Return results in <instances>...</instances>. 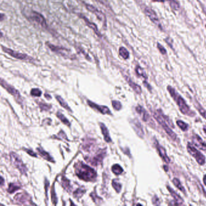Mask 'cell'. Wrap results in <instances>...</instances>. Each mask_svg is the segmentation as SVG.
<instances>
[{
  "label": "cell",
  "instance_id": "f35d334b",
  "mask_svg": "<svg viewBox=\"0 0 206 206\" xmlns=\"http://www.w3.org/2000/svg\"><path fill=\"white\" fill-rule=\"evenodd\" d=\"M39 106H40V108L41 110H45V111H48L49 110V109L50 108L51 106H49L47 104H46V103H39Z\"/></svg>",
  "mask_w": 206,
  "mask_h": 206
},
{
  "label": "cell",
  "instance_id": "e0dca14e",
  "mask_svg": "<svg viewBox=\"0 0 206 206\" xmlns=\"http://www.w3.org/2000/svg\"><path fill=\"white\" fill-rule=\"evenodd\" d=\"M96 141L92 139H86L82 145V149L87 152H91L95 149Z\"/></svg>",
  "mask_w": 206,
  "mask_h": 206
},
{
  "label": "cell",
  "instance_id": "8fae6325",
  "mask_svg": "<svg viewBox=\"0 0 206 206\" xmlns=\"http://www.w3.org/2000/svg\"><path fill=\"white\" fill-rule=\"evenodd\" d=\"M30 19L32 21H35V23L38 24L39 25H41L43 28H46L47 25L46 20L44 17L40 14L39 13H38L35 11H32V13L30 15Z\"/></svg>",
  "mask_w": 206,
  "mask_h": 206
},
{
  "label": "cell",
  "instance_id": "d6a6232c",
  "mask_svg": "<svg viewBox=\"0 0 206 206\" xmlns=\"http://www.w3.org/2000/svg\"><path fill=\"white\" fill-rule=\"evenodd\" d=\"M112 185H113V188L115 190V191L118 193H119L121 190V189H122V185L121 184L118 183L117 181L115 180H113V183H112Z\"/></svg>",
  "mask_w": 206,
  "mask_h": 206
},
{
  "label": "cell",
  "instance_id": "4dcf8cb0",
  "mask_svg": "<svg viewBox=\"0 0 206 206\" xmlns=\"http://www.w3.org/2000/svg\"><path fill=\"white\" fill-rule=\"evenodd\" d=\"M62 184L66 190H67V191H69L70 190L71 186H70L69 181L67 178H66L64 177L62 178Z\"/></svg>",
  "mask_w": 206,
  "mask_h": 206
},
{
  "label": "cell",
  "instance_id": "c3c4849f",
  "mask_svg": "<svg viewBox=\"0 0 206 206\" xmlns=\"http://www.w3.org/2000/svg\"><path fill=\"white\" fill-rule=\"evenodd\" d=\"M156 1H164V0H154Z\"/></svg>",
  "mask_w": 206,
  "mask_h": 206
},
{
  "label": "cell",
  "instance_id": "7402d4cb",
  "mask_svg": "<svg viewBox=\"0 0 206 206\" xmlns=\"http://www.w3.org/2000/svg\"><path fill=\"white\" fill-rule=\"evenodd\" d=\"M37 151H38L39 154L43 158H44V159H46V160L49 161H51V162H53L54 161V160L52 159V157L50 155V154L48 153H47V152H46L45 151H44L42 149L39 148H37Z\"/></svg>",
  "mask_w": 206,
  "mask_h": 206
},
{
  "label": "cell",
  "instance_id": "277c9868",
  "mask_svg": "<svg viewBox=\"0 0 206 206\" xmlns=\"http://www.w3.org/2000/svg\"><path fill=\"white\" fill-rule=\"evenodd\" d=\"M187 149L190 155L193 157L200 165H204L206 163V158L197 148H195L190 143H188Z\"/></svg>",
  "mask_w": 206,
  "mask_h": 206
},
{
  "label": "cell",
  "instance_id": "ee69618b",
  "mask_svg": "<svg viewBox=\"0 0 206 206\" xmlns=\"http://www.w3.org/2000/svg\"><path fill=\"white\" fill-rule=\"evenodd\" d=\"M45 97H46L47 99H50L51 98V96H50L49 94H45Z\"/></svg>",
  "mask_w": 206,
  "mask_h": 206
},
{
  "label": "cell",
  "instance_id": "f546056e",
  "mask_svg": "<svg viewBox=\"0 0 206 206\" xmlns=\"http://www.w3.org/2000/svg\"><path fill=\"white\" fill-rule=\"evenodd\" d=\"M195 107L197 108V110L198 111V112L200 113V114L204 118H206V110H205L201 106H200V105L198 103H197V102H196V103H195Z\"/></svg>",
  "mask_w": 206,
  "mask_h": 206
},
{
  "label": "cell",
  "instance_id": "7a4b0ae2",
  "mask_svg": "<svg viewBox=\"0 0 206 206\" xmlns=\"http://www.w3.org/2000/svg\"><path fill=\"white\" fill-rule=\"evenodd\" d=\"M167 89L169 92L170 93L171 97L174 99L175 102L177 103V105L180 110V111L184 115H188L189 117L195 116V113L192 111L190 110V108L187 105L183 98L175 90L174 88L170 86H168Z\"/></svg>",
  "mask_w": 206,
  "mask_h": 206
},
{
  "label": "cell",
  "instance_id": "8992f818",
  "mask_svg": "<svg viewBox=\"0 0 206 206\" xmlns=\"http://www.w3.org/2000/svg\"><path fill=\"white\" fill-rule=\"evenodd\" d=\"M10 159L12 164L15 166L17 169H18V170L23 174L25 175L27 171V169L25 167V166L24 164L23 161L21 160V158L18 155H17L16 153L11 152L10 154Z\"/></svg>",
  "mask_w": 206,
  "mask_h": 206
},
{
  "label": "cell",
  "instance_id": "6da1fadb",
  "mask_svg": "<svg viewBox=\"0 0 206 206\" xmlns=\"http://www.w3.org/2000/svg\"><path fill=\"white\" fill-rule=\"evenodd\" d=\"M75 172L76 175L85 182H92L97 177L96 171L87 164L79 162L75 164Z\"/></svg>",
  "mask_w": 206,
  "mask_h": 206
},
{
  "label": "cell",
  "instance_id": "8d00e7d4",
  "mask_svg": "<svg viewBox=\"0 0 206 206\" xmlns=\"http://www.w3.org/2000/svg\"><path fill=\"white\" fill-rule=\"evenodd\" d=\"M92 196V198L93 200V201L97 204H99L100 203H101V201H102V200L101 198H100L99 197H98L97 195H96L94 193H92L90 195Z\"/></svg>",
  "mask_w": 206,
  "mask_h": 206
},
{
  "label": "cell",
  "instance_id": "ac0fdd59",
  "mask_svg": "<svg viewBox=\"0 0 206 206\" xmlns=\"http://www.w3.org/2000/svg\"><path fill=\"white\" fill-rule=\"evenodd\" d=\"M192 141L197 147L203 151H206V143L202 140L201 138L197 134L194 135L192 137Z\"/></svg>",
  "mask_w": 206,
  "mask_h": 206
},
{
  "label": "cell",
  "instance_id": "d4e9b609",
  "mask_svg": "<svg viewBox=\"0 0 206 206\" xmlns=\"http://www.w3.org/2000/svg\"><path fill=\"white\" fill-rule=\"evenodd\" d=\"M21 189V186L20 185H18L17 184L10 183L9 185V188L7 189V191L10 193H13L15 191L19 190Z\"/></svg>",
  "mask_w": 206,
  "mask_h": 206
},
{
  "label": "cell",
  "instance_id": "f1b7e54d",
  "mask_svg": "<svg viewBox=\"0 0 206 206\" xmlns=\"http://www.w3.org/2000/svg\"><path fill=\"white\" fill-rule=\"evenodd\" d=\"M56 116H57V117L60 119V120H61L62 123H64L65 125H67V126H70V123H69V122L68 120V119H67L64 115L62 114V113H59V112H58L57 114H56Z\"/></svg>",
  "mask_w": 206,
  "mask_h": 206
},
{
  "label": "cell",
  "instance_id": "7c38bea8",
  "mask_svg": "<svg viewBox=\"0 0 206 206\" xmlns=\"http://www.w3.org/2000/svg\"><path fill=\"white\" fill-rule=\"evenodd\" d=\"M87 102H88V105H89L90 107H92V108L97 110L98 111H99L100 113H101L103 114H112V113H111V112L110 111V109H109L107 107L98 105H97V104H96V103L92 102L90 101V100H88Z\"/></svg>",
  "mask_w": 206,
  "mask_h": 206
},
{
  "label": "cell",
  "instance_id": "2e32d148",
  "mask_svg": "<svg viewBox=\"0 0 206 206\" xmlns=\"http://www.w3.org/2000/svg\"><path fill=\"white\" fill-rule=\"evenodd\" d=\"M144 12L146 14V15L149 18V19L153 22L155 23L157 25H160V23H159V18L157 17V14L155 13V12L152 10L151 9L149 8V7H146L144 9Z\"/></svg>",
  "mask_w": 206,
  "mask_h": 206
},
{
  "label": "cell",
  "instance_id": "7bdbcfd3",
  "mask_svg": "<svg viewBox=\"0 0 206 206\" xmlns=\"http://www.w3.org/2000/svg\"><path fill=\"white\" fill-rule=\"evenodd\" d=\"M26 151H27V154H29V155H30L31 156H33V157H37V155H36V154H35L32 151H31V150H26Z\"/></svg>",
  "mask_w": 206,
  "mask_h": 206
},
{
  "label": "cell",
  "instance_id": "74e56055",
  "mask_svg": "<svg viewBox=\"0 0 206 206\" xmlns=\"http://www.w3.org/2000/svg\"><path fill=\"white\" fill-rule=\"evenodd\" d=\"M136 72H137V74L138 76H143V77H144V78H146V74H145L144 71H143V69H141V67H137V69H136Z\"/></svg>",
  "mask_w": 206,
  "mask_h": 206
},
{
  "label": "cell",
  "instance_id": "cb8c5ba5",
  "mask_svg": "<svg viewBox=\"0 0 206 206\" xmlns=\"http://www.w3.org/2000/svg\"><path fill=\"white\" fill-rule=\"evenodd\" d=\"M56 98L57 99V100L58 101V102L60 103V105L63 107L66 110H67V111H69V112H72V111L71 110V108H69L68 105V104L66 102V101L59 96H56Z\"/></svg>",
  "mask_w": 206,
  "mask_h": 206
},
{
  "label": "cell",
  "instance_id": "30bf717a",
  "mask_svg": "<svg viewBox=\"0 0 206 206\" xmlns=\"http://www.w3.org/2000/svg\"><path fill=\"white\" fill-rule=\"evenodd\" d=\"M15 200L17 202H18L20 204H23V205H30V204L33 205L34 204L32 202L30 195L25 192L17 194L15 197Z\"/></svg>",
  "mask_w": 206,
  "mask_h": 206
},
{
  "label": "cell",
  "instance_id": "f6af8a7d",
  "mask_svg": "<svg viewBox=\"0 0 206 206\" xmlns=\"http://www.w3.org/2000/svg\"><path fill=\"white\" fill-rule=\"evenodd\" d=\"M203 182H204V184L206 185V175H205L204 176V178H203Z\"/></svg>",
  "mask_w": 206,
  "mask_h": 206
},
{
  "label": "cell",
  "instance_id": "52a82bcc",
  "mask_svg": "<svg viewBox=\"0 0 206 206\" xmlns=\"http://www.w3.org/2000/svg\"><path fill=\"white\" fill-rule=\"evenodd\" d=\"M136 111L138 114L140 115L141 119L147 124H148L151 128H155V123L153 120L151 119L150 115L148 113V112L144 110L142 107L138 105L136 108Z\"/></svg>",
  "mask_w": 206,
  "mask_h": 206
},
{
  "label": "cell",
  "instance_id": "bcb514c9",
  "mask_svg": "<svg viewBox=\"0 0 206 206\" xmlns=\"http://www.w3.org/2000/svg\"><path fill=\"white\" fill-rule=\"evenodd\" d=\"M1 185L2 186V184H3V183H4V180H3L2 177H1Z\"/></svg>",
  "mask_w": 206,
  "mask_h": 206
},
{
  "label": "cell",
  "instance_id": "836d02e7",
  "mask_svg": "<svg viewBox=\"0 0 206 206\" xmlns=\"http://www.w3.org/2000/svg\"><path fill=\"white\" fill-rule=\"evenodd\" d=\"M84 193H85V190H84L82 189H78L77 190H76L74 192L73 195H74V197L75 198H81Z\"/></svg>",
  "mask_w": 206,
  "mask_h": 206
},
{
  "label": "cell",
  "instance_id": "b9f144b4",
  "mask_svg": "<svg viewBox=\"0 0 206 206\" xmlns=\"http://www.w3.org/2000/svg\"><path fill=\"white\" fill-rule=\"evenodd\" d=\"M158 48H159L160 51L162 53H163V54H165V53H166V50L164 49V48L163 47L161 46L159 44H158Z\"/></svg>",
  "mask_w": 206,
  "mask_h": 206
},
{
  "label": "cell",
  "instance_id": "ba28073f",
  "mask_svg": "<svg viewBox=\"0 0 206 206\" xmlns=\"http://www.w3.org/2000/svg\"><path fill=\"white\" fill-rule=\"evenodd\" d=\"M1 85L2 87H4L7 92L9 93H10L13 96H14L16 99V100L20 103H21L23 100L20 95V92H18L17 90H16L14 87L11 86L10 85L8 84L6 81H4L2 79L1 80Z\"/></svg>",
  "mask_w": 206,
  "mask_h": 206
},
{
  "label": "cell",
  "instance_id": "9c48e42d",
  "mask_svg": "<svg viewBox=\"0 0 206 206\" xmlns=\"http://www.w3.org/2000/svg\"><path fill=\"white\" fill-rule=\"evenodd\" d=\"M105 155H106V149H100L93 157L90 159H85V160L90 162L92 165L97 166L102 163V161L104 159Z\"/></svg>",
  "mask_w": 206,
  "mask_h": 206
},
{
  "label": "cell",
  "instance_id": "83f0119b",
  "mask_svg": "<svg viewBox=\"0 0 206 206\" xmlns=\"http://www.w3.org/2000/svg\"><path fill=\"white\" fill-rule=\"evenodd\" d=\"M172 183L180 190H181L182 192H183L184 193H185V189L184 188L183 186L180 183V181L178 178H174L172 180Z\"/></svg>",
  "mask_w": 206,
  "mask_h": 206
},
{
  "label": "cell",
  "instance_id": "1f68e13d",
  "mask_svg": "<svg viewBox=\"0 0 206 206\" xmlns=\"http://www.w3.org/2000/svg\"><path fill=\"white\" fill-rule=\"evenodd\" d=\"M177 124L178 125V126L183 131H185L187 130L188 128V125L184 123L183 121L182 120H177Z\"/></svg>",
  "mask_w": 206,
  "mask_h": 206
},
{
  "label": "cell",
  "instance_id": "44dd1931",
  "mask_svg": "<svg viewBox=\"0 0 206 206\" xmlns=\"http://www.w3.org/2000/svg\"><path fill=\"white\" fill-rule=\"evenodd\" d=\"M125 79L127 81V82L128 83V84L129 85V86L133 89V90L134 92L138 94H140L141 93V88L138 85L135 84L134 82H133L131 81V79L129 77H128V76H125Z\"/></svg>",
  "mask_w": 206,
  "mask_h": 206
},
{
  "label": "cell",
  "instance_id": "5b68a950",
  "mask_svg": "<svg viewBox=\"0 0 206 206\" xmlns=\"http://www.w3.org/2000/svg\"><path fill=\"white\" fill-rule=\"evenodd\" d=\"M2 50L6 52V53H7L8 54H9L10 56H11L12 57L20 59V60H22V61H28V62H33V58H32V57H30V56L26 54H23V53H21L19 52H17L16 51H13L12 49L8 48L6 47L2 46Z\"/></svg>",
  "mask_w": 206,
  "mask_h": 206
},
{
  "label": "cell",
  "instance_id": "4fadbf2b",
  "mask_svg": "<svg viewBox=\"0 0 206 206\" xmlns=\"http://www.w3.org/2000/svg\"><path fill=\"white\" fill-rule=\"evenodd\" d=\"M131 123L138 136L141 138L144 137V131L140 122L137 119H134L131 122Z\"/></svg>",
  "mask_w": 206,
  "mask_h": 206
},
{
  "label": "cell",
  "instance_id": "603a6c76",
  "mask_svg": "<svg viewBox=\"0 0 206 206\" xmlns=\"http://www.w3.org/2000/svg\"><path fill=\"white\" fill-rule=\"evenodd\" d=\"M82 18L84 20V21H85V23H87V25L90 27V28H92V30H93V31L97 34V36H101V35H100V32H99V31L98 30V28H97V27L96 26V25L94 24H93V23H90L88 20H87L85 17H82Z\"/></svg>",
  "mask_w": 206,
  "mask_h": 206
},
{
  "label": "cell",
  "instance_id": "9a60e30c",
  "mask_svg": "<svg viewBox=\"0 0 206 206\" xmlns=\"http://www.w3.org/2000/svg\"><path fill=\"white\" fill-rule=\"evenodd\" d=\"M87 8L88 9V10L90 12H92V13H93L94 14L96 15V16L101 21H102L103 22V24H106V19H105V15L103 14L102 12H101L100 11H99L98 9H97L95 7H94L93 6L90 5V4H87Z\"/></svg>",
  "mask_w": 206,
  "mask_h": 206
},
{
  "label": "cell",
  "instance_id": "ab89813d",
  "mask_svg": "<svg viewBox=\"0 0 206 206\" xmlns=\"http://www.w3.org/2000/svg\"><path fill=\"white\" fill-rule=\"evenodd\" d=\"M51 196H52L51 197V198H52V202L54 203V204L56 205V203H57V198L56 197L54 189H53L52 190H51Z\"/></svg>",
  "mask_w": 206,
  "mask_h": 206
},
{
  "label": "cell",
  "instance_id": "60d3db41",
  "mask_svg": "<svg viewBox=\"0 0 206 206\" xmlns=\"http://www.w3.org/2000/svg\"><path fill=\"white\" fill-rule=\"evenodd\" d=\"M152 203H153V204L154 205H160V203L159 202V198L156 196H155L153 198V199H152Z\"/></svg>",
  "mask_w": 206,
  "mask_h": 206
},
{
  "label": "cell",
  "instance_id": "d6986e66",
  "mask_svg": "<svg viewBox=\"0 0 206 206\" xmlns=\"http://www.w3.org/2000/svg\"><path fill=\"white\" fill-rule=\"evenodd\" d=\"M167 189H168L170 193L172 195L174 199L175 200V205H182V204H183V199L176 192H175V191L172 189H171L169 185H167Z\"/></svg>",
  "mask_w": 206,
  "mask_h": 206
},
{
  "label": "cell",
  "instance_id": "681fc988",
  "mask_svg": "<svg viewBox=\"0 0 206 206\" xmlns=\"http://www.w3.org/2000/svg\"></svg>",
  "mask_w": 206,
  "mask_h": 206
},
{
  "label": "cell",
  "instance_id": "4316f807",
  "mask_svg": "<svg viewBox=\"0 0 206 206\" xmlns=\"http://www.w3.org/2000/svg\"><path fill=\"white\" fill-rule=\"evenodd\" d=\"M119 54L120 55L125 59H126L129 58V52L125 47H120L119 49Z\"/></svg>",
  "mask_w": 206,
  "mask_h": 206
},
{
  "label": "cell",
  "instance_id": "ffe728a7",
  "mask_svg": "<svg viewBox=\"0 0 206 206\" xmlns=\"http://www.w3.org/2000/svg\"><path fill=\"white\" fill-rule=\"evenodd\" d=\"M100 129L102 131V133L103 134V136L104 137V139L105 140V141L110 143L111 141V138L110 137V134H109V131L107 129V128L105 126V125L103 123H100Z\"/></svg>",
  "mask_w": 206,
  "mask_h": 206
},
{
  "label": "cell",
  "instance_id": "5bb4252c",
  "mask_svg": "<svg viewBox=\"0 0 206 206\" xmlns=\"http://www.w3.org/2000/svg\"><path fill=\"white\" fill-rule=\"evenodd\" d=\"M155 145L157 150L159 152V154L161 158L163 159V160L164 161V162L167 163H169L170 162V160L169 158V157L167 156L165 149L162 146H161L160 144H159V143L157 140L155 141Z\"/></svg>",
  "mask_w": 206,
  "mask_h": 206
},
{
  "label": "cell",
  "instance_id": "7dc6e473",
  "mask_svg": "<svg viewBox=\"0 0 206 206\" xmlns=\"http://www.w3.org/2000/svg\"><path fill=\"white\" fill-rule=\"evenodd\" d=\"M203 131H204V132L205 133V134H206V125L204 126V127H203Z\"/></svg>",
  "mask_w": 206,
  "mask_h": 206
},
{
  "label": "cell",
  "instance_id": "e575fe53",
  "mask_svg": "<svg viewBox=\"0 0 206 206\" xmlns=\"http://www.w3.org/2000/svg\"><path fill=\"white\" fill-rule=\"evenodd\" d=\"M112 105L115 110H120L122 108V104L120 102L117 100H113L112 102Z\"/></svg>",
  "mask_w": 206,
  "mask_h": 206
},
{
  "label": "cell",
  "instance_id": "d590c367",
  "mask_svg": "<svg viewBox=\"0 0 206 206\" xmlns=\"http://www.w3.org/2000/svg\"><path fill=\"white\" fill-rule=\"evenodd\" d=\"M41 94H42V92L38 88H34V89H32L31 91V94L33 96L39 97V96H41Z\"/></svg>",
  "mask_w": 206,
  "mask_h": 206
},
{
  "label": "cell",
  "instance_id": "484cf974",
  "mask_svg": "<svg viewBox=\"0 0 206 206\" xmlns=\"http://www.w3.org/2000/svg\"><path fill=\"white\" fill-rule=\"evenodd\" d=\"M112 171L115 175H120L123 172V169L119 164H115L112 167Z\"/></svg>",
  "mask_w": 206,
  "mask_h": 206
},
{
  "label": "cell",
  "instance_id": "3957f363",
  "mask_svg": "<svg viewBox=\"0 0 206 206\" xmlns=\"http://www.w3.org/2000/svg\"><path fill=\"white\" fill-rule=\"evenodd\" d=\"M153 115L154 117V118L156 119V120L160 124L161 126L163 127V129L165 131V132L167 133V134L170 137V138L174 141H177L178 140V137L175 134V133L169 127L167 123L164 121V120L162 118V117L161 116L160 114L157 113H154Z\"/></svg>",
  "mask_w": 206,
  "mask_h": 206
}]
</instances>
